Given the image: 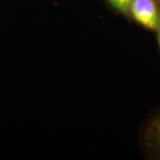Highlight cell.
<instances>
[{"label":"cell","mask_w":160,"mask_h":160,"mask_svg":"<svg viewBox=\"0 0 160 160\" xmlns=\"http://www.w3.org/2000/svg\"><path fill=\"white\" fill-rule=\"evenodd\" d=\"M157 1H158V2H160V0H157Z\"/></svg>","instance_id":"5b68a950"},{"label":"cell","mask_w":160,"mask_h":160,"mask_svg":"<svg viewBox=\"0 0 160 160\" xmlns=\"http://www.w3.org/2000/svg\"><path fill=\"white\" fill-rule=\"evenodd\" d=\"M109 5L114 8L116 11L119 12L123 14H128V9L132 0H107Z\"/></svg>","instance_id":"3957f363"},{"label":"cell","mask_w":160,"mask_h":160,"mask_svg":"<svg viewBox=\"0 0 160 160\" xmlns=\"http://www.w3.org/2000/svg\"><path fill=\"white\" fill-rule=\"evenodd\" d=\"M128 14L144 29L157 31L160 24V8L157 0H132Z\"/></svg>","instance_id":"6da1fadb"},{"label":"cell","mask_w":160,"mask_h":160,"mask_svg":"<svg viewBox=\"0 0 160 160\" xmlns=\"http://www.w3.org/2000/svg\"><path fill=\"white\" fill-rule=\"evenodd\" d=\"M143 140L149 151L160 158V112L146 126Z\"/></svg>","instance_id":"7a4b0ae2"},{"label":"cell","mask_w":160,"mask_h":160,"mask_svg":"<svg viewBox=\"0 0 160 160\" xmlns=\"http://www.w3.org/2000/svg\"><path fill=\"white\" fill-rule=\"evenodd\" d=\"M157 31H158V45H159V48H160V24L159 26H158V28L157 29Z\"/></svg>","instance_id":"277c9868"}]
</instances>
